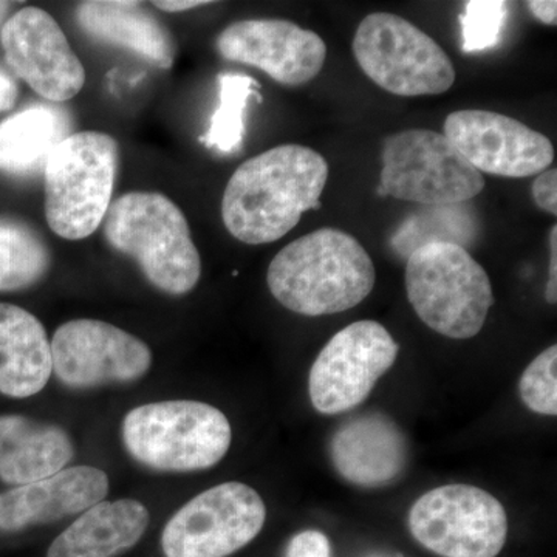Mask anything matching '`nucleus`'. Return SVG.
I'll return each mask as SVG.
<instances>
[{
  "label": "nucleus",
  "instance_id": "f257e3e1",
  "mask_svg": "<svg viewBox=\"0 0 557 557\" xmlns=\"http://www.w3.org/2000/svg\"><path fill=\"white\" fill-rule=\"evenodd\" d=\"M329 163L317 150L282 145L242 163L231 175L222 219L234 239L271 244L287 236L304 212L321 208Z\"/></svg>",
  "mask_w": 557,
  "mask_h": 557
},
{
  "label": "nucleus",
  "instance_id": "f03ea898",
  "mask_svg": "<svg viewBox=\"0 0 557 557\" xmlns=\"http://www.w3.org/2000/svg\"><path fill=\"white\" fill-rule=\"evenodd\" d=\"M376 271L354 236L321 228L281 249L267 284L285 309L302 317H327L359 306L375 287Z\"/></svg>",
  "mask_w": 557,
  "mask_h": 557
},
{
  "label": "nucleus",
  "instance_id": "7ed1b4c3",
  "mask_svg": "<svg viewBox=\"0 0 557 557\" xmlns=\"http://www.w3.org/2000/svg\"><path fill=\"white\" fill-rule=\"evenodd\" d=\"M110 247L129 256L153 287L188 295L199 284L201 259L182 209L159 193H127L104 218Z\"/></svg>",
  "mask_w": 557,
  "mask_h": 557
},
{
  "label": "nucleus",
  "instance_id": "20e7f679",
  "mask_svg": "<svg viewBox=\"0 0 557 557\" xmlns=\"http://www.w3.org/2000/svg\"><path fill=\"white\" fill-rule=\"evenodd\" d=\"M405 284L418 318L450 339L478 336L494 304L485 269L449 242L417 248L406 263Z\"/></svg>",
  "mask_w": 557,
  "mask_h": 557
},
{
  "label": "nucleus",
  "instance_id": "39448f33",
  "mask_svg": "<svg viewBox=\"0 0 557 557\" xmlns=\"http://www.w3.org/2000/svg\"><path fill=\"white\" fill-rule=\"evenodd\" d=\"M119 143L102 132H76L51 152L44 170L46 219L65 240H83L104 222L116 172Z\"/></svg>",
  "mask_w": 557,
  "mask_h": 557
},
{
  "label": "nucleus",
  "instance_id": "423d86ee",
  "mask_svg": "<svg viewBox=\"0 0 557 557\" xmlns=\"http://www.w3.org/2000/svg\"><path fill=\"white\" fill-rule=\"evenodd\" d=\"M233 431L225 413L200 401H161L132 409L123 442L138 463L161 472L205 471L228 454Z\"/></svg>",
  "mask_w": 557,
  "mask_h": 557
},
{
  "label": "nucleus",
  "instance_id": "0eeeda50",
  "mask_svg": "<svg viewBox=\"0 0 557 557\" xmlns=\"http://www.w3.org/2000/svg\"><path fill=\"white\" fill-rule=\"evenodd\" d=\"M359 67L376 86L397 97L448 91L456 69L431 36L391 13L366 16L351 44Z\"/></svg>",
  "mask_w": 557,
  "mask_h": 557
},
{
  "label": "nucleus",
  "instance_id": "6e6552de",
  "mask_svg": "<svg viewBox=\"0 0 557 557\" xmlns=\"http://www.w3.org/2000/svg\"><path fill=\"white\" fill-rule=\"evenodd\" d=\"M483 188V175L438 132L403 131L384 143L380 197L449 207L467 203Z\"/></svg>",
  "mask_w": 557,
  "mask_h": 557
},
{
  "label": "nucleus",
  "instance_id": "1a4fd4ad",
  "mask_svg": "<svg viewBox=\"0 0 557 557\" xmlns=\"http://www.w3.org/2000/svg\"><path fill=\"white\" fill-rule=\"evenodd\" d=\"M413 539L440 557H497L508 536L504 505L472 485H446L423 494L409 512Z\"/></svg>",
  "mask_w": 557,
  "mask_h": 557
},
{
  "label": "nucleus",
  "instance_id": "9d476101",
  "mask_svg": "<svg viewBox=\"0 0 557 557\" xmlns=\"http://www.w3.org/2000/svg\"><path fill=\"white\" fill-rule=\"evenodd\" d=\"M258 491L240 482L209 487L183 505L161 534L166 557H226L247 547L265 525Z\"/></svg>",
  "mask_w": 557,
  "mask_h": 557
},
{
  "label": "nucleus",
  "instance_id": "9b49d317",
  "mask_svg": "<svg viewBox=\"0 0 557 557\" xmlns=\"http://www.w3.org/2000/svg\"><path fill=\"white\" fill-rule=\"evenodd\" d=\"M399 346L384 325L358 321L325 344L310 370L311 405L324 416L357 408L397 361Z\"/></svg>",
  "mask_w": 557,
  "mask_h": 557
},
{
  "label": "nucleus",
  "instance_id": "f8f14e48",
  "mask_svg": "<svg viewBox=\"0 0 557 557\" xmlns=\"http://www.w3.org/2000/svg\"><path fill=\"white\" fill-rule=\"evenodd\" d=\"M50 346L54 375L70 388L134 383L152 366V351L141 339L97 319L65 322Z\"/></svg>",
  "mask_w": 557,
  "mask_h": 557
},
{
  "label": "nucleus",
  "instance_id": "ddd939ff",
  "mask_svg": "<svg viewBox=\"0 0 557 557\" xmlns=\"http://www.w3.org/2000/svg\"><path fill=\"white\" fill-rule=\"evenodd\" d=\"M0 42L11 72L44 100L61 104L83 90L86 69L47 11H17L3 24Z\"/></svg>",
  "mask_w": 557,
  "mask_h": 557
},
{
  "label": "nucleus",
  "instance_id": "4468645a",
  "mask_svg": "<svg viewBox=\"0 0 557 557\" xmlns=\"http://www.w3.org/2000/svg\"><path fill=\"white\" fill-rule=\"evenodd\" d=\"M443 131L480 174L533 177L555 160V148L545 135L502 113L457 110L446 119Z\"/></svg>",
  "mask_w": 557,
  "mask_h": 557
},
{
  "label": "nucleus",
  "instance_id": "2eb2a0df",
  "mask_svg": "<svg viewBox=\"0 0 557 557\" xmlns=\"http://www.w3.org/2000/svg\"><path fill=\"white\" fill-rule=\"evenodd\" d=\"M215 49L226 61L262 70L288 87L317 78L327 60V46L318 33L284 20L234 22L220 33Z\"/></svg>",
  "mask_w": 557,
  "mask_h": 557
},
{
  "label": "nucleus",
  "instance_id": "dca6fc26",
  "mask_svg": "<svg viewBox=\"0 0 557 557\" xmlns=\"http://www.w3.org/2000/svg\"><path fill=\"white\" fill-rule=\"evenodd\" d=\"M109 478L94 467L65 468L51 478L0 493V531L17 533L79 515L104 502Z\"/></svg>",
  "mask_w": 557,
  "mask_h": 557
},
{
  "label": "nucleus",
  "instance_id": "f3484780",
  "mask_svg": "<svg viewBox=\"0 0 557 557\" xmlns=\"http://www.w3.org/2000/svg\"><path fill=\"white\" fill-rule=\"evenodd\" d=\"M330 460L351 485H391L408 465V442L394 420L369 413L346 421L329 443Z\"/></svg>",
  "mask_w": 557,
  "mask_h": 557
},
{
  "label": "nucleus",
  "instance_id": "a211bd4d",
  "mask_svg": "<svg viewBox=\"0 0 557 557\" xmlns=\"http://www.w3.org/2000/svg\"><path fill=\"white\" fill-rule=\"evenodd\" d=\"M75 446L64 429L24 416H0V482L28 485L65 469Z\"/></svg>",
  "mask_w": 557,
  "mask_h": 557
},
{
  "label": "nucleus",
  "instance_id": "6ab92c4d",
  "mask_svg": "<svg viewBox=\"0 0 557 557\" xmlns=\"http://www.w3.org/2000/svg\"><path fill=\"white\" fill-rule=\"evenodd\" d=\"M75 17L81 30L91 38L134 51L160 69H171L174 64L177 49L171 33L139 2H81Z\"/></svg>",
  "mask_w": 557,
  "mask_h": 557
},
{
  "label": "nucleus",
  "instance_id": "aec40b11",
  "mask_svg": "<svg viewBox=\"0 0 557 557\" xmlns=\"http://www.w3.org/2000/svg\"><path fill=\"white\" fill-rule=\"evenodd\" d=\"M51 346L46 329L30 311L0 302V394L28 398L49 383Z\"/></svg>",
  "mask_w": 557,
  "mask_h": 557
},
{
  "label": "nucleus",
  "instance_id": "412c9836",
  "mask_svg": "<svg viewBox=\"0 0 557 557\" xmlns=\"http://www.w3.org/2000/svg\"><path fill=\"white\" fill-rule=\"evenodd\" d=\"M148 508L132 498L100 502L54 539L47 557H115L137 545L148 530Z\"/></svg>",
  "mask_w": 557,
  "mask_h": 557
},
{
  "label": "nucleus",
  "instance_id": "4be33fe9",
  "mask_svg": "<svg viewBox=\"0 0 557 557\" xmlns=\"http://www.w3.org/2000/svg\"><path fill=\"white\" fill-rule=\"evenodd\" d=\"M72 115L53 102H36L0 121V172L32 177L72 132Z\"/></svg>",
  "mask_w": 557,
  "mask_h": 557
},
{
  "label": "nucleus",
  "instance_id": "5701e85b",
  "mask_svg": "<svg viewBox=\"0 0 557 557\" xmlns=\"http://www.w3.org/2000/svg\"><path fill=\"white\" fill-rule=\"evenodd\" d=\"M51 267L49 245L30 223L0 215V293L35 287Z\"/></svg>",
  "mask_w": 557,
  "mask_h": 557
},
{
  "label": "nucleus",
  "instance_id": "b1692460",
  "mask_svg": "<svg viewBox=\"0 0 557 557\" xmlns=\"http://www.w3.org/2000/svg\"><path fill=\"white\" fill-rule=\"evenodd\" d=\"M219 108L212 113L211 124L200 141L208 149L231 156L237 153L244 145L245 110L249 98L262 101L259 83L251 76L222 73L219 75Z\"/></svg>",
  "mask_w": 557,
  "mask_h": 557
},
{
  "label": "nucleus",
  "instance_id": "393cba45",
  "mask_svg": "<svg viewBox=\"0 0 557 557\" xmlns=\"http://www.w3.org/2000/svg\"><path fill=\"white\" fill-rule=\"evenodd\" d=\"M507 20L508 2L469 0L460 16L461 49L469 54L494 49L500 42Z\"/></svg>",
  "mask_w": 557,
  "mask_h": 557
},
{
  "label": "nucleus",
  "instance_id": "a878e982",
  "mask_svg": "<svg viewBox=\"0 0 557 557\" xmlns=\"http://www.w3.org/2000/svg\"><path fill=\"white\" fill-rule=\"evenodd\" d=\"M557 346L533 359L519 381L523 405L541 416H557Z\"/></svg>",
  "mask_w": 557,
  "mask_h": 557
},
{
  "label": "nucleus",
  "instance_id": "bb28decb",
  "mask_svg": "<svg viewBox=\"0 0 557 557\" xmlns=\"http://www.w3.org/2000/svg\"><path fill=\"white\" fill-rule=\"evenodd\" d=\"M332 545L329 537L318 530L300 531L289 541L287 557H330Z\"/></svg>",
  "mask_w": 557,
  "mask_h": 557
},
{
  "label": "nucleus",
  "instance_id": "cd10ccee",
  "mask_svg": "<svg viewBox=\"0 0 557 557\" xmlns=\"http://www.w3.org/2000/svg\"><path fill=\"white\" fill-rule=\"evenodd\" d=\"M533 199L542 211L557 215V171L541 172L533 183Z\"/></svg>",
  "mask_w": 557,
  "mask_h": 557
},
{
  "label": "nucleus",
  "instance_id": "c85d7f7f",
  "mask_svg": "<svg viewBox=\"0 0 557 557\" xmlns=\"http://www.w3.org/2000/svg\"><path fill=\"white\" fill-rule=\"evenodd\" d=\"M545 298L548 304L557 302V226H553L549 231V277Z\"/></svg>",
  "mask_w": 557,
  "mask_h": 557
},
{
  "label": "nucleus",
  "instance_id": "c756f323",
  "mask_svg": "<svg viewBox=\"0 0 557 557\" xmlns=\"http://www.w3.org/2000/svg\"><path fill=\"white\" fill-rule=\"evenodd\" d=\"M20 97V87L16 81L5 70L0 69V113L13 109Z\"/></svg>",
  "mask_w": 557,
  "mask_h": 557
},
{
  "label": "nucleus",
  "instance_id": "7c9ffc66",
  "mask_svg": "<svg viewBox=\"0 0 557 557\" xmlns=\"http://www.w3.org/2000/svg\"><path fill=\"white\" fill-rule=\"evenodd\" d=\"M527 9L539 22L545 25L557 24V2L555 0H528Z\"/></svg>",
  "mask_w": 557,
  "mask_h": 557
},
{
  "label": "nucleus",
  "instance_id": "2f4dec72",
  "mask_svg": "<svg viewBox=\"0 0 557 557\" xmlns=\"http://www.w3.org/2000/svg\"><path fill=\"white\" fill-rule=\"evenodd\" d=\"M209 3L211 2H203V0H161V2H153L152 5L166 13H182V11L199 9Z\"/></svg>",
  "mask_w": 557,
  "mask_h": 557
},
{
  "label": "nucleus",
  "instance_id": "473e14b6",
  "mask_svg": "<svg viewBox=\"0 0 557 557\" xmlns=\"http://www.w3.org/2000/svg\"><path fill=\"white\" fill-rule=\"evenodd\" d=\"M11 5H13L11 2H0V30H2L3 24L7 22Z\"/></svg>",
  "mask_w": 557,
  "mask_h": 557
}]
</instances>
